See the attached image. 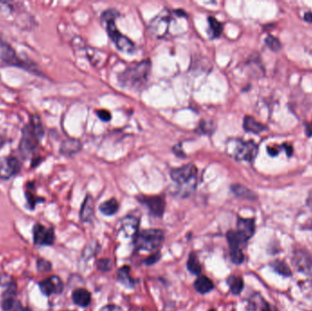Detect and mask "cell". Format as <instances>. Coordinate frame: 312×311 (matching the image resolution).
Segmentation results:
<instances>
[{
    "label": "cell",
    "instance_id": "5bb4252c",
    "mask_svg": "<svg viewBox=\"0 0 312 311\" xmlns=\"http://www.w3.org/2000/svg\"><path fill=\"white\" fill-rule=\"evenodd\" d=\"M248 311H278L273 306L266 302L265 298L258 294L255 293L251 295L248 303Z\"/></svg>",
    "mask_w": 312,
    "mask_h": 311
},
{
    "label": "cell",
    "instance_id": "3957f363",
    "mask_svg": "<svg viewBox=\"0 0 312 311\" xmlns=\"http://www.w3.org/2000/svg\"><path fill=\"white\" fill-rule=\"evenodd\" d=\"M119 16L116 10L109 9L102 14V19L106 22V29L109 38L116 45V47L125 52L131 53L135 48V45L131 39L119 31L115 25V18Z\"/></svg>",
    "mask_w": 312,
    "mask_h": 311
},
{
    "label": "cell",
    "instance_id": "d590c367",
    "mask_svg": "<svg viewBox=\"0 0 312 311\" xmlns=\"http://www.w3.org/2000/svg\"><path fill=\"white\" fill-rule=\"evenodd\" d=\"M97 114L103 122H109V120L111 119V115L107 109H99V110H97Z\"/></svg>",
    "mask_w": 312,
    "mask_h": 311
},
{
    "label": "cell",
    "instance_id": "4fadbf2b",
    "mask_svg": "<svg viewBox=\"0 0 312 311\" xmlns=\"http://www.w3.org/2000/svg\"><path fill=\"white\" fill-rule=\"evenodd\" d=\"M120 229L128 237H133L139 232L140 220L134 216H126L120 220Z\"/></svg>",
    "mask_w": 312,
    "mask_h": 311
},
{
    "label": "cell",
    "instance_id": "52a82bcc",
    "mask_svg": "<svg viewBox=\"0 0 312 311\" xmlns=\"http://www.w3.org/2000/svg\"><path fill=\"white\" fill-rule=\"evenodd\" d=\"M258 147L253 140H234L233 156L238 161L252 162L258 155Z\"/></svg>",
    "mask_w": 312,
    "mask_h": 311
},
{
    "label": "cell",
    "instance_id": "7bdbcfd3",
    "mask_svg": "<svg viewBox=\"0 0 312 311\" xmlns=\"http://www.w3.org/2000/svg\"><path fill=\"white\" fill-rule=\"evenodd\" d=\"M305 19L308 22H312V13H307V14H305Z\"/></svg>",
    "mask_w": 312,
    "mask_h": 311
},
{
    "label": "cell",
    "instance_id": "8992f818",
    "mask_svg": "<svg viewBox=\"0 0 312 311\" xmlns=\"http://www.w3.org/2000/svg\"><path fill=\"white\" fill-rule=\"evenodd\" d=\"M172 14L169 10L164 9L151 21L149 25V31L158 39L164 38L169 31Z\"/></svg>",
    "mask_w": 312,
    "mask_h": 311
},
{
    "label": "cell",
    "instance_id": "6da1fadb",
    "mask_svg": "<svg viewBox=\"0 0 312 311\" xmlns=\"http://www.w3.org/2000/svg\"><path fill=\"white\" fill-rule=\"evenodd\" d=\"M150 72L151 62L149 60L135 63L119 74V83L126 89L139 91L148 82Z\"/></svg>",
    "mask_w": 312,
    "mask_h": 311
},
{
    "label": "cell",
    "instance_id": "60d3db41",
    "mask_svg": "<svg viewBox=\"0 0 312 311\" xmlns=\"http://www.w3.org/2000/svg\"><path fill=\"white\" fill-rule=\"evenodd\" d=\"M306 133L308 136L312 135V124H306Z\"/></svg>",
    "mask_w": 312,
    "mask_h": 311
},
{
    "label": "cell",
    "instance_id": "ffe728a7",
    "mask_svg": "<svg viewBox=\"0 0 312 311\" xmlns=\"http://www.w3.org/2000/svg\"><path fill=\"white\" fill-rule=\"evenodd\" d=\"M194 288L198 293L204 295V294H207L211 291H213L215 288V285L209 278H207L205 276H199L195 280V283H194Z\"/></svg>",
    "mask_w": 312,
    "mask_h": 311
},
{
    "label": "cell",
    "instance_id": "ab89813d",
    "mask_svg": "<svg viewBox=\"0 0 312 311\" xmlns=\"http://www.w3.org/2000/svg\"><path fill=\"white\" fill-rule=\"evenodd\" d=\"M41 162H42V159H41L40 157H39V158H34V159L32 160V167H37V166H38Z\"/></svg>",
    "mask_w": 312,
    "mask_h": 311
},
{
    "label": "cell",
    "instance_id": "e0dca14e",
    "mask_svg": "<svg viewBox=\"0 0 312 311\" xmlns=\"http://www.w3.org/2000/svg\"><path fill=\"white\" fill-rule=\"evenodd\" d=\"M72 301L80 308H87L92 302V294L86 288H77L72 292Z\"/></svg>",
    "mask_w": 312,
    "mask_h": 311
},
{
    "label": "cell",
    "instance_id": "44dd1931",
    "mask_svg": "<svg viewBox=\"0 0 312 311\" xmlns=\"http://www.w3.org/2000/svg\"><path fill=\"white\" fill-rule=\"evenodd\" d=\"M226 240L230 249H241V247L248 242L237 230H229L226 233Z\"/></svg>",
    "mask_w": 312,
    "mask_h": 311
},
{
    "label": "cell",
    "instance_id": "83f0119b",
    "mask_svg": "<svg viewBox=\"0 0 312 311\" xmlns=\"http://www.w3.org/2000/svg\"><path fill=\"white\" fill-rule=\"evenodd\" d=\"M208 22L210 27L212 38H218L221 33L223 32V24L219 22L216 17H213V16L208 17Z\"/></svg>",
    "mask_w": 312,
    "mask_h": 311
},
{
    "label": "cell",
    "instance_id": "9a60e30c",
    "mask_svg": "<svg viewBox=\"0 0 312 311\" xmlns=\"http://www.w3.org/2000/svg\"><path fill=\"white\" fill-rule=\"evenodd\" d=\"M237 231L249 241L255 233V220L252 218H238L237 219Z\"/></svg>",
    "mask_w": 312,
    "mask_h": 311
},
{
    "label": "cell",
    "instance_id": "836d02e7",
    "mask_svg": "<svg viewBox=\"0 0 312 311\" xmlns=\"http://www.w3.org/2000/svg\"><path fill=\"white\" fill-rule=\"evenodd\" d=\"M161 253L160 251H156L155 253H153L152 255H150L147 258H145L143 260V264L148 265V266H151V265H154L156 264L157 262H159V260L161 259Z\"/></svg>",
    "mask_w": 312,
    "mask_h": 311
},
{
    "label": "cell",
    "instance_id": "74e56055",
    "mask_svg": "<svg viewBox=\"0 0 312 311\" xmlns=\"http://www.w3.org/2000/svg\"><path fill=\"white\" fill-rule=\"evenodd\" d=\"M11 311H32L30 308H28V307H24V306H22L21 305V303L20 302H17L16 301V304H15V306H14V308H13V310Z\"/></svg>",
    "mask_w": 312,
    "mask_h": 311
},
{
    "label": "cell",
    "instance_id": "8d00e7d4",
    "mask_svg": "<svg viewBox=\"0 0 312 311\" xmlns=\"http://www.w3.org/2000/svg\"><path fill=\"white\" fill-rule=\"evenodd\" d=\"M100 311H124L121 307H119L117 305L114 304H109V305H105L104 307H102Z\"/></svg>",
    "mask_w": 312,
    "mask_h": 311
},
{
    "label": "cell",
    "instance_id": "9c48e42d",
    "mask_svg": "<svg viewBox=\"0 0 312 311\" xmlns=\"http://www.w3.org/2000/svg\"><path fill=\"white\" fill-rule=\"evenodd\" d=\"M22 164L16 156H8L0 160V179L8 180L21 171Z\"/></svg>",
    "mask_w": 312,
    "mask_h": 311
},
{
    "label": "cell",
    "instance_id": "f546056e",
    "mask_svg": "<svg viewBox=\"0 0 312 311\" xmlns=\"http://www.w3.org/2000/svg\"><path fill=\"white\" fill-rule=\"evenodd\" d=\"M112 266H113V262L109 258H101V259H98L96 262V267L101 272H109Z\"/></svg>",
    "mask_w": 312,
    "mask_h": 311
},
{
    "label": "cell",
    "instance_id": "7a4b0ae2",
    "mask_svg": "<svg viewBox=\"0 0 312 311\" xmlns=\"http://www.w3.org/2000/svg\"><path fill=\"white\" fill-rule=\"evenodd\" d=\"M44 136L43 125L38 115H33L29 124L22 129V136L19 143V151L24 157H28L38 147Z\"/></svg>",
    "mask_w": 312,
    "mask_h": 311
},
{
    "label": "cell",
    "instance_id": "cb8c5ba5",
    "mask_svg": "<svg viewBox=\"0 0 312 311\" xmlns=\"http://www.w3.org/2000/svg\"><path fill=\"white\" fill-rule=\"evenodd\" d=\"M187 267L188 271L192 275L198 276V277L201 276L202 265H201V263L199 262L198 257L195 252L190 253V255L188 257L187 262Z\"/></svg>",
    "mask_w": 312,
    "mask_h": 311
},
{
    "label": "cell",
    "instance_id": "30bf717a",
    "mask_svg": "<svg viewBox=\"0 0 312 311\" xmlns=\"http://www.w3.org/2000/svg\"><path fill=\"white\" fill-rule=\"evenodd\" d=\"M33 239L35 245L51 246L55 241L54 230L40 224H36L33 227Z\"/></svg>",
    "mask_w": 312,
    "mask_h": 311
},
{
    "label": "cell",
    "instance_id": "ba28073f",
    "mask_svg": "<svg viewBox=\"0 0 312 311\" xmlns=\"http://www.w3.org/2000/svg\"><path fill=\"white\" fill-rule=\"evenodd\" d=\"M137 200L148 209L152 217L156 218L164 217L166 202L162 196L140 195L137 196Z\"/></svg>",
    "mask_w": 312,
    "mask_h": 311
},
{
    "label": "cell",
    "instance_id": "7402d4cb",
    "mask_svg": "<svg viewBox=\"0 0 312 311\" xmlns=\"http://www.w3.org/2000/svg\"><path fill=\"white\" fill-rule=\"evenodd\" d=\"M120 208V203L115 198H110L109 200L105 201L100 204L99 210L106 217L114 216Z\"/></svg>",
    "mask_w": 312,
    "mask_h": 311
},
{
    "label": "cell",
    "instance_id": "d4e9b609",
    "mask_svg": "<svg viewBox=\"0 0 312 311\" xmlns=\"http://www.w3.org/2000/svg\"><path fill=\"white\" fill-rule=\"evenodd\" d=\"M243 126L247 132H254V133H260L266 129L265 126L258 123L253 117L251 116L245 117Z\"/></svg>",
    "mask_w": 312,
    "mask_h": 311
},
{
    "label": "cell",
    "instance_id": "e575fe53",
    "mask_svg": "<svg viewBox=\"0 0 312 311\" xmlns=\"http://www.w3.org/2000/svg\"><path fill=\"white\" fill-rule=\"evenodd\" d=\"M15 281L13 280V279L10 277V276H8V275H5V274H3V275H1L0 276V284H1V286H3V287H6V288H8V286H10L12 283H14Z\"/></svg>",
    "mask_w": 312,
    "mask_h": 311
},
{
    "label": "cell",
    "instance_id": "277c9868",
    "mask_svg": "<svg viewBox=\"0 0 312 311\" xmlns=\"http://www.w3.org/2000/svg\"><path fill=\"white\" fill-rule=\"evenodd\" d=\"M164 241V232L161 229H144L139 231L133 238L136 251H158Z\"/></svg>",
    "mask_w": 312,
    "mask_h": 311
},
{
    "label": "cell",
    "instance_id": "2e32d148",
    "mask_svg": "<svg viewBox=\"0 0 312 311\" xmlns=\"http://www.w3.org/2000/svg\"><path fill=\"white\" fill-rule=\"evenodd\" d=\"M94 218V200L92 195H88L81 204L79 218L83 223H91Z\"/></svg>",
    "mask_w": 312,
    "mask_h": 311
},
{
    "label": "cell",
    "instance_id": "d6a6232c",
    "mask_svg": "<svg viewBox=\"0 0 312 311\" xmlns=\"http://www.w3.org/2000/svg\"><path fill=\"white\" fill-rule=\"evenodd\" d=\"M37 268L39 272H48L51 270V263L46 259L40 258L37 261Z\"/></svg>",
    "mask_w": 312,
    "mask_h": 311
},
{
    "label": "cell",
    "instance_id": "1f68e13d",
    "mask_svg": "<svg viewBox=\"0 0 312 311\" xmlns=\"http://www.w3.org/2000/svg\"><path fill=\"white\" fill-rule=\"evenodd\" d=\"M265 43L274 51H278L279 49H281V44L280 40L276 39V38H274L273 36H271V35H269V36L266 37Z\"/></svg>",
    "mask_w": 312,
    "mask_h": 311
},
{
    "label": "cell",
    "instance_id": "f6af8a7d",
    "mask_svg": "<svg viewBox=\"0 0 312 311\" xmlns=\"http://www.w3.org/2000/svg\"></svg>",
    "mask_w": 312,
    "mask_h": 311
},
{
    "label": "cell",
    "instance_id": "603a6c76",
    "mask_svg": "<svg viewBox=\"0 0 312 311\" xmlns=\"http://www.w3.org/2000/svg\"><path fill=\"white\" fill-rule=\"evenodd\" d=\"M226 284L229 287L230 292L235 295H240L244 289V281L242 278L235 275L229 276L226 279Z\"/></svg>",
    "mask_w": 312,
    "mask_h": 311
},
{
    "label": "cell",
    "instance_id": "7c38bea8",
    "mask_svg": "<svg viewBox=\"0 0 312 311\" xmlns=\"http://www.w3.org/2000/svg\"><path fill=\"white\" fill-rule=\"evenodd\" d=\"M39 288L41 292L45 295H53V294H62L64 288L62 280L57 276H51L46 280L39 282Z\"/></svg>",
    "mask_w": 312,
    "mask_h": 311
},
{
    "label": "cell",
    "instance_id": "4316f807",
    "mask_svg": "<svg viewBox=\"0 0 312 311\" xmlns=\"http://www.w3.org/2000/svg\"><path fill=\"white\" fill-rule=\"evenodd\" d=\"M271 266H272L275 272H277L280 275H282L284 277H290L292 275L291 269L289 268V265L286 264L284 261L275 260L273 263L271 264Z\"/></svg>",
    "mask_w": 312,
    "mask_h": 311
},
{
    "label": "cell",
    "instance_id": "8fae6325",
    "mask_svg": "<svg viewBox=\"0 0 312 311\" xmlns=\"http://www.w3.org/2000/svg\"><path fill=\"white\" fill-rule=\"evenodd\" d=\"M292 264L298 272L312 276V258L307 252L295 251L292 255Z\"/></svg>",
    "mask_w": 312,
    "mask_h": 311
},
{
    "label": "cell",
    "instance_id": "d6986e66",
    "mask_svg": "<svg viewBox=\"0 0 312 311\" xmlns=\"http://www.w3.org/2000/svg\"><path fill=\"white\" fill-rule=\"evenodd\" d=\"M81 150V143L76 139H69L64 140L60 149L61 154L63 156H72L76 155Z\"/></svg>",
    "mask_w": 312,
    "mask_h": 311
},
{
    "label": "cell",
    "instance_id": "ac0fdd59",
    "mask_svg": "<svg viewBox=\"0 0 312 311\" xmlns=\"http://www.w3.org/2000/svg\"><path fill=\"white\" fill-rule=\"evenodd\" d=\"M117 280L124 287L133 289L135 286V280L131 276V268L129 265H123L117 271Z\"/></svg>",
    "mask_w": 312,
    "mask_h": 311
},
{
    "label": "cell",
    "instance_id": "f35d334b",
    "mask_svg": "<svg viewBox=\"0 0 312 311\" xmlns=\"http://www.w3.org/2000/svg\"><path fill=\"white\" fill-rule=\"evenodd\" d=\"M280 146H270V147H267V153L268 155L270 156H276L279 155L280 153Z\"/></svg>",
    "mask_w": 312,
    "mask_h": 311
},
{
    "label": "cell",
    "instance_id": "b9f144b4",
    "mask_svg": "<svg viewBox=\"0 0 312 311\" xmlns=\"http://www.w3.org/2000/svg\"><path fill=\"white\" fill-rule=\"evenodd\" d=\"M307 203H308V205L312 209V190L311 191V193L309 194V196H308Z\"/></svg>",
    "mask_w": 312,
    "mask_h": 311
},
{
    "label": "cell",
    "instance_id": "5b68a950",
    "mask_svg": "<svg viewBox=\"0 0 312 311\" xmlns=\"http://www.w3.org/2000/svg\"><path fill=\"white\" fill-rule=\"evenodd\" d=\"M170 175L173 182L185 191H192L195 188L197 182V168L195 164H188L183 165L179 168L172 169Z\"/></svg>",
    "mask_w": 312,
    "mask_h": 311
},
{
    "label": "cell",
    "instance_id": "4dcf8cb0",
    "mask_svg": "<svg viewBox=\"0 0 312 311\" xmlns=\"http://www.w3.org/2000/svg\"><path fill=\"white\" fill-rule=\"evenodd\" d=\"M229 256L232 263L234 264H241L245 260V256L241 249H230Z\"/></svg>",
    "mask_w": 312,
    "mask_h": 311
},
{
    "label": "cell",
    "instance_id": "ee69618b",
    "mask_svg": "<svg viewBox=\"0 0 312 311\" xmlns=\"http://www.w3.org/2000/svg\"><path fill=\"white\" fill-rule=\"evenodd\" d=\"M216 311V310H214V309H211L210 311Z\"/></svg>",
    "mask_w": 312,
    "mask_h": 311
},
{
    "label": "cell",
    "instance_id": "484cf974",
    "mask_svg": "<svg viewBox=\"0 0 312 311\" xmlns=\"http://www.w3.org/2000/svg\"><path fill=\"white\" fill-rule=\"evenodd\" d=\"M231 190L234 193V195L237 197L249 199V200H255L257 198V195H255L254 192H252L250 189L247 188L241 185H234L231 187Z\"/></svg>",
    "mask_w": 312,
    "mask_h": 311
},
{
    "label": "cell",
    "instance_id": "f1b7e54d",
    "mask_svg": "<svg viewBox=\"0 0 312 311\" xmlns=\"http://www.w3.org/2000/svg\"><path fill=\"white\" fill-rule=\"evenodd\" d=\"M32 187H33L32 184H31V183L28 184V188H27V191H26V198H27L29 205L31 206V209H33L38 202H44V199L38 197L36 195H34L31 192Z\"/></svg>",
    "mask_w": 312,
    "mask_h": 311
}]
</instances>
